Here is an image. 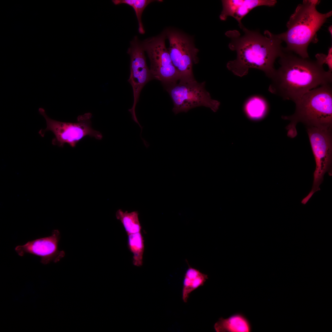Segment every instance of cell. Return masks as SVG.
I'll return each mask as SVG.
<instances>
[{
	"label": "cell",
	"mask_w": 332,
	"mask_h": 332,
	"mask_svg": "<svg viewBox=\"0 0 332 332\" xmlns=\"http://www.w3.org/2000/svg\"><path fill=\"white\" fill-rule=\"evenodd\" d=\"M268 106L265 101L262 98L254 97L250 99L244 106V111L250 119L258 121L266 115Z\"/></svg>",
	"instance_id": "obj_15"
},
{
	"label": "cell",
	"mask_w": 332,
	"mask_h": 332,
	"mask_svg": "<svg viewBox=\"0 0 332 332\" xmlns=\"http://www.w3.org/2000/svg\"><path fill=\"white\" fill-rule=\"evenodd\" d=\"M307 132L314 157L315 169L312 188L301 201L305 204L314 194L320 190V185L325 173L332 175V139L331 128L307 127Z\"/></svg>",
	"instance_id": "obj_7"
},
{
	"label": "cell",
	"mask_w": 332,
	"mask_h": 332,
	"mask_svg": "<svg viewBox=\"0 0 332 332\" xmlns=\"http://www.w3.org/2000/svg\"><path fill=\"white\" fill-rule=\"evenodd\" d=\"M332 47H331L328 50V54L326 56L325 62V63L327 64L328 66L329 69L328 71L331 73L332 71Z\"/></svg>",
	"instance_id": "obj_19"
},
{
	"label": "cell",
	"mask_w": 332,
	"mask_h": 332,
	"mask_svg": "<svg viewBox=\"0 0 332 332\" xmlns=\"http://www.w3.org/2000/svg\"><path fill=\"white\" fill-rule=\"evenodd\" d=\"M164 32L169 42L168 49L172 63L180 74L179 81L195 80L192 67L199 62V50L189 38L179 32L170 29Z\"/></svg>",
	"instance_id": "obj_9"
},
{
	"label": "cell",
	"mask_w": 332,
	"mask_h": 332,
	"mask_svg": "<svg viewBox=\"0 0 332 332\" xmlns=\"http://www.w3.org/2000/svg\"><path fill=\"white\" fill-rule=\"evenodd\" d=\"M60 238L59 231L54 230L51 235L29 241L23 245L17 246L15 250L21 256L28 253L40 257L41 262L43 264L51 262L56 263L65 255L63 251L58 250Z\"/></svg>",
	"instance_id": "obj_11"
},
{
	"label": "cell",
	"mask_w": 332,
	"mask_h": 332,
	"mask_svg": "<svg viewBox=\"0 0 332 332\" xmlns=\"http://www.w3.org/2000/svg\"><path fill=\"white\" fill-rule=\"evenodd\" d=\"M155 1L152 0H112V2L115 5L125 4L133 8L138 23L139 32L140 34H144L145 32L141 20L142 15L146 7Z\"/></svg>",
	"instance_id": "obj_18"
},
{
	"label": "cell",
	"mask_w": 332,
	"mask_h": 332,
	"mask_svg": "<svg viewBox=\"0 0 332 332\" xmlns=\"http://www.w3.org/2000/svg\"><path fill=\"white\" fill-rule=\"evenodd\" d=\"M222 2L223 10L220 19L225 21L228 16L233 17L242 29L244 27L242 19L253 9L261 6H274L277 2L275 0H224Z\"/></svg>",
	"instance_id": "obj_12"
},
{
	"label": "cell",
	"mask_w": 332,
	"mask_h": 332,
	"mask_svg": "<svg viewBox=\"0 0 332 332\" xmlns=\"http://www.w3.org/2000/svg\"><path fill=\"white\" fill-rule=\"evenodd\" d=\"M137 211L128 212L119 209L116 212L117 219L120 220L128 235L140 232L141 226L140 223Z\"/></svg>",
	"instance_id": "obj_16"
},
{
	"label": "cell",
	"mask_w": 332,
	"mask_h": 332,
	"mask_svg": "<svg viewBox=\"0 0 332 332\" xmlns=\"http://www.w3.org/2000/svg\"><path fill=\"white\" fill-rule=\"evenodd\" d=\"M39 112L45 119L47 127L45 129L40 130L38 133L42 136L44 137L46 131H51L55 136L52 141L53 145L63 147L65 144H67L74 148L79 141L86 136L98 140L103 138L100 132L92 128L91 121V115L90 113L79 116L77 122L71 123L59 121L50 118L42 108H39Z\"/></svg>",
	"instance_id": "obj_5"
},
{
	"label": "cell",
	"mask_w": 332,
	"mask_h": 332,
	"mask_svg": "<svg viewBox=\"0 0 332 332\" xmlns=\"http://www.w3.org/2000/svg\"><path fill=\"white\" fill-rule=\"evenodd\" d=\"M279 57L280 66L271 78L268 90L284 99L295 103L310 90L332 83V73L318 60L302 58L284 48Z\"/></svg>",
	"instance_id": "obj_2"
},
{
	"label": "cell",
	"mask_w": 332,
	"mask_h": 332,
	"mask_svg": "<svg viewBox=\"0 0 332 332\" xmlns=\"http://www.w3.org/2000/svg\"><path fill=\"white\" fill-rule=\"evenodd\" d=\"M241 35L237 30H229L225 35L231 40L229 48L236 52L234 60L227 64L228 69L239 77L247 75L250 68L263 71L271 78L275 71L274 64L283 50V41L278 34L265 30L263 35L258 31L248 30L244 26Z\"/></svg>",
	"instance_id": "obj_1"
},
{
	"label": "cell",
	"mask_w": 332,
	"mask_h": 332,
	"mask_svg": "<svg viewBox=\"0 0 332 332\" xmlns=\"http://www.w3.org/2000/svg\"><path fill=\"white\" fill-rule=\"evenodd\" d=\"M205 82H198L196 80L181 82L166 86L173 104L172 112L176 115L186 113L200 106L210 108L216 112L220 105L218 101L212 99L205 88Z\"/></svg>",
	"instance_id": "obj_6"
},
{
	"label": "cell",
	"mask_w": 332,
	"mask_h": 332,
	"mask_svg": "<svg viewBox=\"0 0 332 332\" xmlns=\"http://www.w3.org/2000/svg\"><path fill=\"white\" fill-rule=\"evenodd\" d=\"M328 30L330 34H331V35H332V26H330L328 28Z\"/></svg>",
	"instance_id": "obj_20"
},
{
	"label": "cell",
	"mask_w": 332,
	"mask_h": 332,
	"mask_svg": "<svg viewBox=\"0 0 332 332\" xmlns=\"http://www.w3.org/2000/svg\"><path fill=\"white\" fill-rule=\"evenodd\" d=\"M295 111L289 116H283L290 123L287 126V136L297 134L296 126L299 122L307 127L332 128V88L331 84L321 86L308 91L295 103Z\"/></svg>",
	"instance_id": "obj_4"
},
{
	"label": "cell",
	"mask_w": 332,
	"mask_h": 332,
	"mask_svg": "<svg viewBox=\"0 0 332 332\" xmlns=\"http://www.w3.org/2000/svg\"><path fill=\"white\" fill-rule=\"evenodd\" d=\"M320 1L304 0L298 5L287 24V30L278 34L287 44L284 49L303 58H309L308 47L311 42H316V34L332 11L322 13L316 7Z\"/></svg>",
	"instance_id": "obj_3"
},
{
	"label": "cell",
	"mask_w": 332,
	"mask_h": 332,
	"mask_svg": "<svg viewBox=\"0 0 332 332\" xmlns=\"http://www.w3.org/2000/svg\"><path fill=\"white\" fill-rule=\"evenodd\" d=\"M166 38L164 32L142 43L150 60V70L153 79L160 81L164 87L178 82L180 79L166 47Z\"/></svg>",
	"instance_id": "obj_8"
},
{
	"label": "cell",
	"mask_w": 332,
	"mask_h": 332,
	"mask_svg": "<svg viewBox=\"0 0 332 332\" xmlns=\"http://www.w3.org/2000/svg\"><path fill=\"white\" fill-rule=\"evenodd\" d=\"M214 327L216 332H250L252 329L250 321L240 313L234 314L226 318H219Z\"/></svg>",
	"instance_id": "obj_13"
},
{
	"label": "cell",
	"mask_w": 332,
	"mask_h": 332,
	"mask_svg": "<svg viewBox=\"0 0 332 332\" xmlns=\"http://www.w3.org/2000/svg\"><path fill=\"white\" fill-rule=\"evenodd\" d=\"M128 235V246L133 254L132 263L136 267H140L143 263L144 250L143 237L141 232Z\"/></svg>",
	"instance_id": "obj_17"
},
{
	"label": "cell",
	"mask_w": 332,
	"mask_h": 332,
	"mask_svg": "<svg viewBox=\"0 0 332 332\" xmlns=\"http://www.w3.org/2000/svg\"><path fill=\"white\" fill-rule=\"evenodd\" d=\"M188 264V268L184 275L182 291V298L184 302H187L190 294L199 287L203 286L208 279V275Z\"/></svg>",
	"instance_id": "obj_14"
},
{
	"label": "cell",
	"mask_w": 332,
	"mask_h": 332,
	"mask_svg": "<svg viewBox=\"0 0 332 332\" xmlns=\"http://www.w3.org/2000/svg\"><path fill=\"white\" fill-rule=\"evenodd\" d=\"M127 53L130 58V73L128 81L132 86L134 98L132 106L128 109V111L132 115V120L141 129L142 127L136 116V107L142 89L148 82L153 79V78L146 63L142 43L137 36H135L130 42Z\"/></svg>",
	"instance_id": "obj_10"
}]
</instances>
